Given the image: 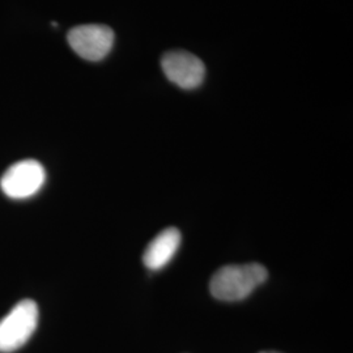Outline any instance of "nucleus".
<instances>
[{"instance_id": "2", "label": "nucleus", "mask_w": 353, "mask_h": 353, "mask_svg": "<svg viewBox=\"0 0 353 353\" xmlns=\"http://www.w3.org/2000/svg\"><path fill=\"white\" fill-rule=\"evenodd\" d=\"M38 325L37 303L23 300L0 321V352L11 353L30 339Z\"/></svg>"}, {"instance_id": "6", "label": "nucleus", "mask_w": 353, "mask_h": 353, "mask_svg": "<svg viewBox=\"0 0 353 353\" xmlns=\"http://www.w3.org/2000/svg\"><path fill=\"white\" fill-rule=\"evenodd\" d=\"M181 245V233L176 228H168L159 233L147 246L143 262L147 268L157 271L164 268L174 258Z\"/></svg>"}, {"instance_id": "5", "label": "nucleus", "mask_w": 353, "mask_h": 353, "mask_svg": "<svg viewBox=\"0 0 353 353\" xmlns=\"http://www.w3.org/2000/svg\"><path fill=\"white\" fill-rule=\"evenodd\" d=\"M165 76L182 89L198 88L204 80L205 67L202 61L188 51H169L163 57Z\"/></svg>"}, {"instance_id": "7", "label": "nucleus", "mask_w": 353, "mask_h": 353, "mask_svg": "<svg viewBox=\"0 0 353 353\" xmlns=\"http://www.w3.org/2000/svg\"><path fill=\"white\" fill-rule=\"evenodd\" d=\"M261 353H279V352H275V351H267V352H261Z\"/></svg>"}, {"instance_id": "4", "label": "nucleus", "mask_w": 353, "mask_h": 353, "mask_svg": "<svg viewBox=\"0 0 353 353\" xmlns=\"http://www.w3.org/2000/svg\"><path fill=\"white\" fill-rule=\"evenodd\" d=\"M68 43L79 57L97 62L103 59L113 48V30L106 26H76L68 33Z\"/></svg>"}, {"instance_id": "3", "label": "nucleus", "mask_w": 353, "mask_h": 353, "mask_svg": "<svg viewBox=\"0 0 353 353\" xmlns=\"http://www.w3.org/2000/svg\"><path fill=\"white\" fill-rule=\"evenodd\" d=\"M46 173L36 160H23L7 169L0 179V188L11 199H26L43 186Z\"/></svg>"}, {"instance_id": "1", "label": "nucleus", "mask_w": 353, "mask_h": 353, "mask_svg": "<svg viewBox=\"0 0 353 353\" xmlns=\"http://www.w3.org/2000/svg\"><path fill=\"white\" fill-rule=\"evenodd\" d=\"M268 272L259 263L225 265L211 279L210 290L221 301H241L267 280Z\"/></svg>"}]
</instances>
